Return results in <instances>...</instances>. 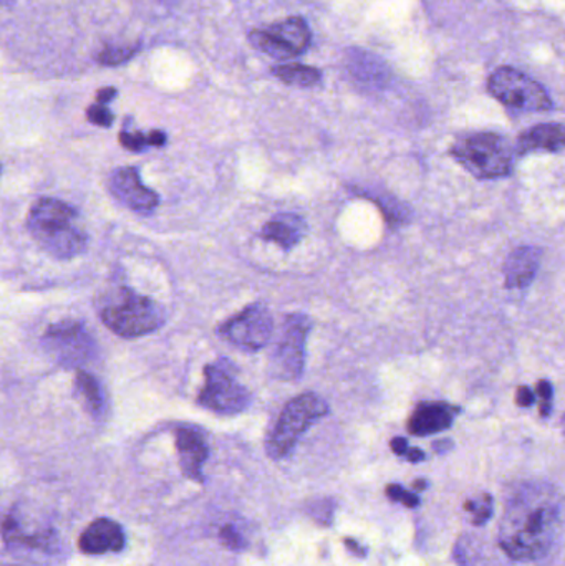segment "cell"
<instances>
[{
    "instance_id": "obj_1",
    "label": "cell",
    "mask_w": 565,
    "mask_h": 566,
    "mask_svg": "<svg viewBox=\"0 0 565 566\" xmlns=\"http://www.w3.org/2000/svg\"><path fill=\"white\" fill-rule=\"evenodd\" d=\"M563 502L550 485L526 484L504 507L500 547L517 562L543 558L553 547L561 527Z\"/></svg>"
},
{
    "instance_id": "obj_2",
    "label": "cell",
    "mask_w": 565,
    "mask_h": 566,
    "mask_svg": "<svg viewBox=\"0 0 565 566\" xmlns=\"http://www.w3.org/2000/svg\"><path fill=\"white\" fill-rule=\"evenodd\" d=\"M79 212L59 199L42 198L30 209L27 228L36 244L55 259H73L88 244L85 232L76 226Z\"/></svg>"
},
{
    "instance_id": "obj_3",
    "label": "cell",
    "mask_w": 565,
    "mask_h": 566,
    "mask_svg": "<svg viewBox=\"0 0 565 566\" xmlns=\"http://www.w3.org/2000/svg\"><path fill=\"white\" fill-rule=\"evenodd\" d=\"M450 153L474 178H503L513 171V148L496 133L464 136L451 146Z\"/></svg>"
},
{
    "instance_id": "obj_4",
    "label": "cell",
    "mask_w": 565,
    "mask_h": 566,
    "mask_svg": "<svg viewBox=\"0 0 565 566\" xmlns=\"http://www.w3.org/2000/svg\"><path fill=\"white\" fill-rule=\"evenodd\" d=\"M327 415V402L314 392H305L289 401L269 436V455L272 459L287 458L308 428Z\"/></svg>"
},
{
    "instance_id": "obj_5",
    "label": "cell",
    "mask_w": 565,
    "mask_h": 566,
    "mask_svg": "<svg viewBox=\"0 0 565 566\" xmlns=\"http://www.w3.org/2000/svg\"><path fill=\"white\" fill-rule=\"evenodd\" d=\"M122 302L103 310L102 319L106 328L122 338H138L156 332L165 323V310L148 296L133 290H122Z\"/></svg>"
},
{
    "instance_id": "obj_6",
    "label": "cell",
    "mask_w": 565,
    "mask_h": 566,
    "mask_svg": "<svg viewBox=\"0 0 565 566\" xmlns=\"http://www.w3.org/2000/svg\"><path fill=\"white\" fill-rule=\"evenodd\" d=\"M488 86L491 95L510 108L533 113L553 108V99L544 86L517 70L508 66L498 70L491 75Z\"/></svg>"
},
{
    "instance_id": "obj_7",
    "label": "cell",
    "mask_w": 565,
    "mask_h": 566,
    "mask_svg": "<svg viewBox=\"0 0 565 566\" xmlns=\"http://www.w3.org/2000/svg\"><path fill=\"white\" fill-rule=\"evenodd\" d=\"M311 326V319L304 313H294L285 318L281 339L272 355V371L279 379L295 381L301 378L305 366V343Z\"/></svg>"
},
{
    "instance_id": "obj_8",
    "label": "cell",
    "mask_w": 565,
    "mask_h": 566,
    "mask_svg": "<svg viewBox=\"0 0 565 566\" xmlns=\"http://www.w3.org/2000/svg\"><path fill=\"white\" fill-rule=\"evenodd\" d=\"M311 30L301 17H289L269 29L249 33L252 46L279 60L302 55L311 45Z\"/></svg>"
},
{
    "instance_id": "obj_9",
    "label": "cell",
    "mask_w": 565,
    "mask_h": 566,
    "mask_svg": "<svg viewBox=\"0 0 565 566\" xmlns=\"http://www.w3.org/2000/svg\"><path fill=\"white\" fill-rule=\"evenodd\" d=\"M205 376L206 382L198 396L202 408L219 415H239L249 408L251 395L248 389L222 366H206Z\"/></svg>"
},
{
    "instance_id": "obj_10",
    "label": "cell",
    "mask_w": 565,
    "mask_h": 566,
    "mask_svg": "<svg viewBox=\"0 0 565 566\" xmlns=\"http://www.w3.org/2000/svg\"><path fill=\"white\" fill-rule=\"evenodd\" d=\"M43 346L56 363L66 368L85 365L95 356V342L83 323L62 322L50 326L43 335Z\"/></svg>"
},
{
    "instance_id": "obj_11",
    "label": "cell",
    "mask_w": 565,
    "mask_h": 566,
    "mask_svg": "<svg viewBox=\"0 0 565 566\" xmlns=\"http://www.w3.org/2000/svg\"><path fill=\"white\" fill-rule=\"evenodd\" d=\"M219 335L239 348L258 352L264 348L274 332V319L268 306L254 303L219 326Z\"/></svg>"
},
{
    "instance_id": "obj_12",
    "label": "cell",
    "mask_w": 565,
    "mask_h": 566,
    "mask_svg": "<svg viewBox=\"0 0 565 566\" xmlns=\"http://www.w3.org/2000/svg\"><path fill=\"white\" fill-rule=\"evenodd\" d=\"M108 188L116 201L138 214H151L158 208V195L143 185L138 169L132 166L113 171L108 179Z\"/></svg>"
},
{
    "instance_id": "obj_13",
    "label": "cell",
    "mask_w": 565,
    "mask_h": 566,
    "mask_svg": "<svg viewBox=\"0 0 565 566\" xmlns=\"http://www.w3.org/2000/svg\"><path fill=\"white\" fill-rule=\"evenodd\" d=\"M176 449H178L179 465L186 478L202 481V468L209 458V448L201 432L192 428H179L176 431Z\"/></svg>"
},
{
    "instance_id": "obj_14",
    "label": "cell",
    "mask_w": 565,
    "mask_h": 566,
    "mask_svg": "<svg viewBox=\"0 0 565 566\" xmlns=\"http://www.w3.org/2000/svg\"><path fill=\"white\" fill-rule=\"evenodd\" d=\"M80 551L86 555L112 554L125 547V532L109 518H98L83 532L79 542Z\"/></svg>"
},
{
    "instance_id": "obj_15",
    "label": "cell",
    "mask_w": 565,
    "mask_h": 566,
    "mask_svg": "<svg viewBox=\"0 0 565 566\" xmlns=\"http://www.w3.org/2000/svg\"><path fill=\"white\" fill-rule=\"evenodd\" d=\"M458 408L447 402H421L408 421V431L415 436L437 434L453 426Z\"/></svg>"
},
{
    "instance_id": "obj_16",
    "label": "cell",
    "mask_w": 565,
    "mask_h": 566,
    "mask_svg": "<svg viewBox=\"0 0 565 566\" xmlns=\"http://www.w3.org/2000/svg\"><path fill=\"white\" fill-rule=\"evenodd\" d=\"M541 255L543 252L534 245H523L510 254L504 264L508 289H524L531 285L540 271Z\"/></svg>"
},
{
    "instance_id": "obj_17",
    "label": "cell",
    "mask_w": 565,
    "mask_h": 566,
    "mask_svg": "<svg viewBox=\"0 0 565 566\" xmlns=\"http://www.w3.org/2000/svg\"><path fill=\"white\" fill-rule=\"evenodd\" d=\"M565 149V126L559 123H544L524 132L517 139V151H563Z\"/></svg>"
},
{
    "instance_id": "obj_18",
    "label": "cell",
    "mask_w": 565,
    "mask_h": 566,
    "mask_svg": "<svg viewBox=\"0 0 565 566\" xmlns=\"http://www.w3.org/2000/svg\"><path fill=\"white\" fill-rule=\"evenodd\" d=\"M307 224L304 219L294 214L275 216L272 221L262 228L261 238L275 242L284 251H292L304 239Z\"/></svg>"
},
{
    "instance_id": "obj_19",
    "label": "cell",
    "mask_w": 565,
    "mask_h": 566,
    "mask_svg": "<svg viewBox=\"0 0 565 566\" xmlns=\"http://www.w3.org/2000/svg\"><path fill=\"white\" fill-rule=\"evenodd\" d=\"M347 66L348 72L357 82L370 86V88H381L390 78V72L385 63L378 56L364 52V50H350Z\"/></svg>"
},
{
    "instance_id": "obj_20",
    "label": "cell",
    "mask_w": 565,
    "mask_h": 566,
    "mask_svg": "<svg viewBox=\"0 0 565 566\" xmlns=\"http://www.w3.org/2000/svg\"><path fill=\"white\" fill-rule=\"evenodd\" d=\"M75 392L82 399L83 408L93 416V418H102L106 411V398L103 392L102 385L95 376L86 371L76 373Z\"/></svg>"
},
{
    "instance_id": "obj_21",
    "label": "cell",
    "mask_w": 565,
    "mask_h": 566,
    "mask_svg": "<svg viewBox=\"0 0 565 566\" xmlns=\"http://www.w3.org/2000/svg\"><path fill=\"white\" fill-rule=\"evenodd\" d=\"M272 73L278 76L285 85L299 86V88H311L321 82V70L314 66L299 65H279L272 69Z\"/></svg>"
},
{
    "instance_id": "obj_22",
    "label": "cell",
    "mask_w": 565,
    "mask_h": 566,
    "mask_svg": "<svg viewBox=\"0 0 565 566\" xmlns=\"http://www.w3.org/2000/svg\"><path fill=\"white\" fill-rule=\"evenodd\" d=\"M464 509H467V512H470L471 522H473L474 527H483L493 517V497L490 494L477 495V497L470 499L464 504Z\"/></svg>"
},
{
    "instance_id": "obj_23",
    "label": "cell",
    "mask_w": 565,
    "mask_h": 566,
    "mask_svg": "<svg viewBox=\"0 0 565 566\" xmlns=\"http://www.w3.org/2000/svg\"><path fill=\"white\" fill-rule=\"evenodd\" d=\"M136 46H115V49H105L96 60H98L102 65L115 66L122 65V63L128 62L133 55L136 53Z\"/></svg>"
},
{
    "instance_id": "obj_24",
    "label": "cell",
    "mask_w": 565,
    "mask_h": 566,
    "mask_svg": "<svg viewBox=\"0 0 565 566\" xmlns=\"http://www.w3.org/2000/svg\"><path fill=\"white\" fill-rule=\"evenodd\" d=\"M119 143H122L123 148L135 153L143 151V149L151 146L149 135H143V133L123 132L122 135H119Z\"/></svg>"
},
{
    "instance_id": "obj_25",
    "label": "cell",
    "mask_w": 565,
    "mask_h": 566,
    "mask_svg": "<svg viewBox=\"0 0 565 566\" xmlns=\"http://www.w3.org/2000/svg\"><path fill=\"white\" fill-rule=\"evenodd\" d=\"M387 495L391 499V501L400 502V504H404L405 507L408 509L418 507V504H420L417 495H415L414 492L408 491V489L401 488V485H388Z\"/></svg>"
},
{
    "instance_id": "obj_26",
    "label": "cell",
    "mask_w": 565,
    "mask_h": 566,
    "mask_svg": "<svg viewBox=\"0 0 565 566\" xmlns=\"http://www.w3.org/2000/svg\"><path fill=\"white\" fill-rule=\"evenodd\" d=\"M86 118H88V122L93 123V125L102 126V128H108L113 123V113L106 108V105H100V103H96V105H92L86 109Z\"/></svg>"
},
{
    "instance_id": "obj_27",
    "label": "cell",
    "mask_w": 565,
    "mask_h": 566,
    "mask_svg": "<svg viewBox=\"0 0 565 566\" xmlns=\"http://www.w3.org/2000/svg\"><path fill=\"white\" fill-rule=\"evenodd\" d=\"M537 395L541 398V415L547 416L553 409L551 406V399H553V386H551L550 381L546 379H541L540 385H537Z\"/></svg>"
},
{
    "instance_id": "obj_28",
    "label": "cell",
    "mask_w": 565,
    "mask_h": 566,
    "mask_svg": "<svg viewBox=\"0 0 565 566\" xmlns=\"http://www.w3.org/2000/svg\"><path fill=\"white\" fill-rule=\"evenodd\" d=\"M221 541L226 547L232 548V551H238L241 547V537H239L238 532L232 531V527L222 528Z\"/></svg>"
},
{
    "instance_id": "obj_29",
    "label": "cell",
    "mask_w": 565,
    "mask_h": 566,
    "mask_svg": "<svg viewBox=\"0 0 565 566\" xmlns=\"http://www.w3.org/2000/svg\"><path fill=\"white\" fill-rule=\"evenodd\" d=\"M534 401H536V396H534V392L531 391L530 388L521 386V388L517 389L516 402L521 408H530V406L534 405Z\"/></svg>"
},
{
    "instance_id": "obj_30",
    "label": "cell",
    "mask_w": 565,
    "mask_h": 566,
    "mask_svg": "<svg viewBox=\"0 0 565 566\" xmlns=\"http://www.w3.org/2000/svg\"><path fill=\"white\" fill-rule=\"evenodd\" d=\"M115 96L116 90L112 88V86H109V88H102L96 93V102H98L100 105H108Z\"/></svg>"
},
{
    "instance_id": "obj_31",
    "label": "cell",
    "mask_w": 565,
    "mask_h": 566,
    "mask_svg": "<svg viewBox=\"0 0 565 566\" xmlns=\"http://www.w3.org/2000/svg\"><path fill=\"white\" fill-rule=\"evenodd\" d=\"M390 446L391 451L397 455H407L408 449H410L408 448L407 439L404 438H395Z\"/></svg>"
},
{
    "instance_id": "obj_32",
    "label": "cell",
    "mask_w": 565,
    "mask_h": 566,
    "mask_svg": "<svg viewBox=\"0 0 565 566\" xmlns=\"http://www.w3.org/2000/svg\"><path fill=\"white\" fill-rule=\"evenodd\" d=\"M405 458L410 462H421L425 459V452L421 449L411 448L408 449L407 455Z\"/></svg>"
}]
</instances>
